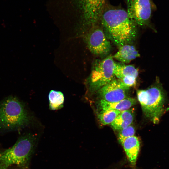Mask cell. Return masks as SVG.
<instances>
[{"instance_id":"8992f818","label":"cell","mask_w":169,"mask_h":169,"mask_svg":"<svg viewBox=\"0 0 169 169\" xmlns=\"http://www.w3.org/2000/svg\"><path fill=\"white\" fill-rule=\"evenodd\" d=\"M114 62L111 55L95 61L89 79L90 86L93 89L99 90L114 79Z\"/></svg>"},{"instance_id":"30bf717a","label":"cell","mask_w":169,"mask_h":169,"mask_svg":"<svg viewBox=\"0 0 169 169\" xmlns=\"http://www.w3.org/2000/svg\"><path fill=\"white\" fill-rule=\"evenodd\" d=\"M113 73L117 79L129 87L135 85L138 75V69L132 65L115 62Z\"/></svg>"},{"instance_id":"2e32d148","label":"cell","mask_w":169,"mask_h":169,"mask_svg":"<svg viewBox=\"0 0 169 169\" xmlns=\"http://www.w3.org/2000/svg\"><path fill=\"white\" fill-rule=\"evenodd\" d=\"M120 112L119 110H101L98 114V118L102 125H106L111 124Z\"/></svg>"},{"instance_id":"7c38bea8","label":"cell","mask_w":169,"mask_h":169,"mask_svg":"<svg viewBox=\"0 0 169 169\" xmlns=\"http://www.w3.org/2000/svg\"><path fill=\"white\" fill-rule=\"evenodd\" d=\"M136 101V99L129 97L115 102H109L101 99L99 102L98 106L101 111L113 110L122 111L130 109Z\"/></svg>"},{"instance_id":"3957f363","label":"cell","mask_w":169,"mask_h":169,"mask_svg":"<svg viewBox=\"0 0 169 169\" xmlns=\"http://www.w3.org/2000/svg\"><path fill=\"white\" fill-rule=\"evenodd\" d=\"M137 96L145 116L154 124L169 110L166 94L158 77L148 89L138 90Z\"/></svg>"},{"instance_id":"277c9868","label":"cell","mask_w":169,"mask_h":169,"mask_svg":"<svg viewBox=\"0 0 169 169\" xmlns=\"http://www.w3.org/2000/svg\"><path fill=\"white\" fill-rule=\"evenodd\" d=\"M38 140V136L35 134L22 135L12 147L0 152V160L8 168L14 165L21 169H30L31 159Z\"/></svg>"},{"instance_id":"52a82bcc","label":"cell","mask_w":169,"mask_h":169,"mask_svg":"<svg viewBox=\"0 0 169 169\" xmlns=\"http://www.w3.org/2000/svg\"><path fill=\"white\" fill-rule=\"evenodd\" d=\"M127 7L129 17L137 25L148 26L156 32L150 23L152 12L155 9L152 0H127Z\"/></svg>"},{"instance_id":"9c48e42d","label":"cell","mask_w":169,"mask_h":169,"mask_svg":"<svg viewBox=\"0 0 169 169\" xmlns=\"http://www.w3.org/2000/svg\"><path fill=\"white\" fill-rule=\"evenodd\" d=\"M129 88L121 80L114 78L98 91L101 100L109 102H115L129 97Z\"/></svg>"},{"instance_id":"9a60e30c","label":"cell","mask_w":169,"mask_h":169,"mask_svg":"<svg viewBox=\"0 0 169 169\" xmlns=\"http://www.w3.org/2000/svg\"><path fill=\"white\" fill-rule=\"evenodd\" d=\"M50 108L56 110L61 108L64 101L63 94L61 92L54 90H51L49 95Z\"/></svg>"},{"instance_id":"ba28073f","label":"cell","mask_w":169,"mask_h":169,"mask_svg":"<svg viewBox=\"0 0 169 169\" xmlns=\"http://www.w3.org/2000/svg\"><path fill=\"white\" fill-rule=\"evenodd\" d=\"M84 39L89 50L96 55L107 56L111 50L110 41L106 37L101 27L98 25L85 33Z\"/></svg>"},{"instance_id":"5b68a950","label":"cell","mask_w":169,"mask_h":169,"mask_svg":"<svg viewBox=\"0 0 169 169\" xmlns=\"http://www.w3.org/2000/svg\"><path fill=\"white\" fill-rule=\"evenodd\" d=\"M107 0H79L81 11V22L78 32L84 34L99 24Z\"/></svg>"},{"instance_id":"6da1fadb","label":"cell","mask_w":169,"mask_h":169,"mask_svg":"<svg viewBox=\"0 0 169 169\" xmlns=\"http://www.w3.org/2000/svg\"><path fill=\"white\" fill-rule=\"evenodd\" d=\"M99 24L107 38L119 48L131 44L137 36V25L130 19L126 11L120 8L106 4Z\"/></svg>"},{"instance_id":"ac0fdd59","label":"cell","mask_w":169,"mask_h":169,"mask_svg":"<svg viewBox=\"0 0 169 169\" xmlns=\"http://www.w3.org/2000/svg\"><path fill=\"white\" fill-rule=\"evenodd\" d=\"M0 169H8V168L4 165L0 160Z\"/></svg>"},{"instance_id":"4fadbf2b","label":"cell","mask_w":169,"mask_h":169,"mask_svg":"<svg viewBox=\"0 0 169 169\" xmlns=\"http://www.w3.org/2000/svg\"><path fill=\"white\" fill-rule=\"evenodd\" d=\"M140 56L136 48L131 44H126L120 47L118 51L112 56L113 59L122 63H128Z\"/></svg>"},{"instance_id":"7a4b0ae2","label":"cell","mask_w":169,"mask_h":169,"mask_svg":"<svg viewBox=\"0 0 169 169\" xmlns=\"http://www.w3.org/2000/svg\"><path fill=\"white\" fill-rule=\"evenodd\" d=\"M31 117L24 103L10 95L0 102V133L20 131L28 126Z\"/></svg>"},{"instance_id":"e0dca14e","label":"cell","mask_w":169,"mask_h":169,"mask_svg":"<svg viewBox=\"0 0 169 169\" xmlns=\"http://www.w3.org/2000/svg\"><path fill=\"white\" fill-rule=\"evenodd\" d=\"M135 131L134 128L131 125L119 130L118 139L120 143L121 144L126 138L134 136Z\"/></svg>"},{"instance_id":"8fae6325","label":"cell","mask_w":169,"mask_h":169,"mask_svg":"<svg viewBox=\"0 0 169 169\" xmlns=\"http://www.w3.org/2000/svg\"><path fill=\"white\" fill-rule=\"evenodd\" d=\"M121 144L125 152L130 166L135 169L140 148L138 138L134 136L129 137Z\"/></svg>"},{"instance_id":"5bb4252c","label":"cell","mask_w":169,"mask_h":169,"mask_svg":"<svg viewBox=\"0 0 169 169\" xmlns=\"http://www.w3.org/2000/svg\"><path fill=\"white\" fill-rule=\"evenodd\" d=\"M134 118V114L132 110L121 111L110 124L111 126L113 129L119 131L131 125Z\"/></svg>"}]
</instances>
